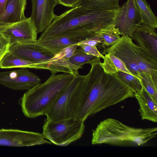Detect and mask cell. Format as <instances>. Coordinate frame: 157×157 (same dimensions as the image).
I'll use <instances>...</instances> for the list:
<instances>
[{
	"label": "cell",
	"mask_w": 157,
	"mask_h": 157,
	"mask_svg": "<svg viewBox=\"0 0 157 157\" xmlns=\"http://www.w3.org/2000/svg\"><path fill=\"white\" fill-rule=\"evenodd\" d=\"M27 68L45 69L43 66L16 56L9 52L7 53L0 62V68L9 69Z\"/></svg>",
	"instance_id": "obj_18"
},
{
	"label": "cell",
	"mask_w": 157,
	"mask_h": 157,
	"mask_svg": "<svg viewBox=\"0 0 157 157\" xmlns=\"http://www.w3.org/2000/svg\"><path fill=\"white\" fill-rule=\"evenodd\" d=\"M41 81L38 76L27 68L0 72V84L14 90H28Z\"/></svg>",
	"instance_id": "obj_11"
},
{
	"label": "cell",
	"mask_w": 157,
	"mask_h": 157,
	"mask_svg": "<svg viewBox=\"0 0 157 157\" xmlns=\"http://www.w3.org/2000/svg\"><path fill=\"white\" fill-rule=\"evenodd\" d=\"M135 97L139 105L138 110L142 120L157 122V102L151 97L142 85L139 91L134 93Z\"/></svg>",
	"instance_id": "obj_17"
},
{
	"label": "cell",
	"mask_w": 157,
	"mask_h": 157,
	"mask_svg": "<svg viewBox=\"0 0 157 157\" xmlns=\"http://www.w3.org/2000/svg\"><path fill=\"white\" fill-rule=\"evenodd\" d=\"M51 144L42 133L16 129H0V146L29 147Z\"/></svg>",
	"instance_id": "obj_10"
},
{
	"label": "cell",
	"mask_w": 157,
	"mask_h": 157,
	"mask_svg": "<svg viewBox=\"0 0 157 157\" xmlns=\"http://www.w3.org/2000/svg\"><path fill=\"white\" fill-rule=\"evenodd\" d=\"M80 48H77L69 58V62L79 69L82 68L85 64L91 63L100 61V57L88 55Z\"/></svg>",
	"instance_id": "obj_22"
},
{
	"label": "cell",
	"mask_w": 157,
	"mask_h": 157,
	"mask_svg": "<svg viewBox=\"0 0 157 157\" xmlns=\"http://www.w3.org/2000/svg\"><path fill=\"white\" fill-rule=\"evenodd\" d=\"M80 0H58L59 4L63 6L73 7L75 6L79 2Z\"/></svg>",
	"instance_id": "obj_29"
},
{
	"label": "cell",
	"mask_w": 157,
	"mask_h": 157,
	"mask_svg": "<svg viewBox=\"0 0 157 157\" xmlns=\"http://www.w3.org/2000/svg\"><path fill=\"white\" fill-rule=\"evenodd\" d=\"M103 40L102 38L98 33V34L96 35L87 39L79 43L90 46H96L98 44H103Z\"/></svg>",
	"instance_id": "obj_28"
},
{
	"label": "cell",
	"mask_w": 157,
	"mask_h": 157,
	"mask_svg": "<svg viewBox=\"0 0 157 157\" xmlns=\"http://www.w3.org/2000/svg\"><path fill=\"white\" fill-rule=\"evenodd\" d=\"M97 33L103 40V45L110 46L116 43L121 38L118 29L113 24L106 28L101 29Z\"/></svg>",
	"instance_id": "obj_23"
},
{
	"label": "cell",
	"mask_w": 157,
	"mask_h": 157,
	"mask_svg": "<svg viewBox=\"0 0 157 157\" xmlns=\"http://www.w3.org/2000/svg\"><path fill=\"white\" fill-rule=\"evenodd\" d=\"M101 61L90 64L83 82V98L76 117L84 122L88 117L128 98L134 93L115 74L105 71Z\"/></svg>",
	"instance_id": "obj_1"
},
{
	"label": "cell",
	"mask_w": 157,
	"mask_h": 157,
	"mask_svg": "<svg viewBox=\"0 0 157 157\" xmlns=\"http://www.w3.org/2000/svg\"><path fill=\"white\" fill-rule=\"evenodd\" d=\"M157 128H137L108 118L100 122L92 130L91 144L111 145L124 144L142 145L157 136Z\"/></svg>",
	"instance_id": "obj_4"
},
{
	"label": "cell",
	"mask_w": 157,
	"mask_h": 157,
	"mask_svg": "<svg viewBox=\"0 0 157 157\" xmlns=\"http://www.w3.org/2000/svg\"><path fill=\"white\" fill-rule=\"evenodd\" d=\"M113 24L118 29L121 35L130 37L143 20L135 0H127L122 6L115 9Z\"/></svg>",
	"instance_id": "obj_8"
},
{
	"label": "cell",
	"mask_w": 157,
	"mask_h": 157,
	"mask_svg": "<svg viewBox=\"0 0 157 157\" xmlns=\"http://www.w3.org/2000/svg\"><path fill=\"white\" fill-rule=\"evenodd\" d=\"M113 10H97L77 6L59 16L42 33L38 40L68 33L93 36L101 29L113 24Z\"/></svg>",
	"instance_id": "obj_2"
},
{
	"label": "cell",
	"mask_w": 157,
	"mask_h": 157,
	"mask_svg": "<svg viewBox=\"0 0 157 157\" xmlns=\"http://www.w3.org/2000/svg\"><path fill=\"white\" fill-rule=\"evenodd\" d=\"M70 74H52L44 83H39L24 94L20 100L26 117L35 118L44 115L62 94L73 78Z\"/></svg>",
	"instance_id": "obj_3"
},
{
	"label": "cell",
	"mask_w": 157,
	"mask_h": 157,
	"mask_svg": "<svg viewBox=\"0 0 157 157\" xmlns=\"http://www.w3.org/2000/svg\"><path fill=\"white\" fill-rule=\"evenodd\" d=\"M11 45L9 37L4 33L0 32V62L5 56L9 52Z\"/></svg>",
	"instance_id": "obj_26"
},
{
	"label": "cell",
	"mask_w": 157,
	"mask_h": 157,
	"mask_svg": "<svg viewBox=\"0 0 157 157\" xmlns=\"http://www.w3.org/2000/svg\"><path fill=\"white\" fill-rule=\"evenodd\" d=\"M27 0H8L0 15V26L21 21L26 17L25 11Z\"/></svg>",
	"instance_id": "obj_16"
},
{
	"label": "cell",
	"mask_w": 157,
	"mask_h": 157,
	"mask_svg": "<svg viewBox=\"0 0 157 157\" xmlns=\"http://www.w3.org/2000/svg\"><path fill=\"white\" fill-rule=\"evenodd\" d=\"M120 0H80L75 6L97 10H113L118 7Z\"/></svg>",
	"instance_id": "obj_20"
},
{
	"label": "cell",
	"mask_w": 157,
	"mask_h": 157,
	"mask_svg": "<svg viewBox=\"0 0 157 157\" xmlns=\"http://www.w3.org/2000/svg\"><path fill=\"white\" fill-rule=\"evenodd\" d=\"M0 32L7 35L12 45L37 40V32L30 17L21 21L0 26Z\"/></svg>",
	"instance_id": "obj_13"
},
{
	"label": "cell",
	"mask_w": 157,
	"mask_h": 157,
	"mask_svg": "<svg viewBox=\"0 0 157 157\" xmlns=\"http://www.w3.org/2000/svg\"><path fill=\"white\" fill-rule=\"evenodd\" d=\"M73 76L63 92L46 112L45 121H53L76 117L83 100L85 75Z\"/></svg>",
	"instance_id": "obj_6"
},
{
	"label": "cell",
	"mask_w": 157,
	"mask_h": 157,
	"mask_svg": "<svg viewBox=\"0 0 157 157\" xmlns=\"http://www.w3.org/2000/svg\"><path fill=\"white\" fill-rule=\"evenodd\" d=\"M84 122L76 117L53 121H45L42 133L51 143L66 146L81 138L85 131Z\"/></svg>",
	"instance_id": "obj_7"
},
{
	"label": "cell",
	"mask_w": 157,
	"mask_h": 157,
	"mask_svg": "<svg viewBox=\"0 0 157 157\" xmlns=\"http://www.w3.org/2000/svg\"><path fill=\"white\" fill-rule=\"evenodd\" d=\"M116 74L134 93L137 92L142 89L141 80L132 75L122 71H119Z\"/></svg>",
	"instance_id": "obj_24"
},
{
	"label": "cell",
	"mask_w": 157,
	"mask_h": 157,
	"mask_svg": "<svg viewBox=\"0 0 157 157\" xmlns=\"http://www.w3.org/2000/svg\"><path fill=\"white\" fill-rule=\"evenodd\" d=\"M91 37L81 33H70L45 39L37 42L41 47L55 55L68 47L78 43Z\"/></svg>",
	"instance_id": "obj_15"
},
{
	"label": "cell",
	"mask_w": 157,
	"mask_h": 157,
	"mask_svg": "<svg viewBox=\"0 0 157 157\" xmlns=\"http://www.w3.org/2000/svg\"><path fill=\"white\" fill-rule=\"evenodd\" d=\"M8 0H0V15L3 11Z\"/></svg>",
	"instance_id": "obj_30"
},
{
	"label": "cell",
	"mask_w": 157,
	"mask_h": 157,
	"mask_svg": "<svg viewBox=\"0 0 157 157\" xmlns=\"http://www.w3.org/2000/svg\"><path fill=\"white\" fill-rule=\"evenodd\" d=\"M104 54L105 57L103 62H101V64L105 71L115 74L119 71H122L133 75L124 62L120 59L113 54L108 53Z\"/></svg>",
	"instance_id": "obj_19"
},
{
	"label": "cell",
	"mask_w": 157,
	"mask_h": 157,
	"mask_svg": "<svg viewBox=\"0 0 157 157\" xmlns=\"http://www.w3.org/2000/svg\"><path fill=\"white\" fill-rule=\"evenodd\" d=\"M135 0L140 12L143 23L157 29V18L149 4L145 0Z\"/></svg>",
	"instance_id": "obj_21"
},
{
	"label": "cell",
	"mask_w": 157,
	"mask_h": 157,
	"mask_svg": "<svg viewBox=\"0 0 157 157\" xmlns=\"http://www.w3.org/2000/svg\"><path fill=\"white\" fill-rule=\"evenodd\" d=\"M156 29L143 23L135 30L130 37L140 48L157 61Z\"/></svg>",
	"instance_id": "obj_14"
},
{
	"label": "cell",
	"mask_w": 157,
	"mask_h": 157,
	"mask_svg": "<svg viewBox=\"0 0 157 157\" xmlns=\"http://www.w3.org/2000/svg\"><path fill=\"white\" fill-rule=\"evenodd\" d=\"M141 82L153 99L157 102V79L145 72H141Z\"/></svg>",
	"instance_id": "obj_25"
},
{
	"label": "cell",
	"mask_w": 157,
	"mask_h": 157,
	"mask_svg": "<svg viewBox=\"0 0 157 157\" xmlns=\"http://www.w3.org/2000/svg\"><path fill=\"white\" fill-rule=\"evenodd\" d=\"M77 45L81 48L84 52L88 55L100 57L103 59L105 57L104 56L98 51L96 46H90L79 43Z\"/></svg>",
	"instance_id": "obj_27"
},
{
	"label": "cell",
	"mask_w": 157,
	"mask_h": 157,
	"mask_svg": "<svg viewBox=\"0 0 157 157\" xmlns=\"http://www.w3.org/2000/svg\"><path fill=\"white\" fill-rule=\"evenodd\" d=\"M10 53L27 61L41 65L51 72L54 64L51 59L55 55L36 41L16 43L12 45Z\"/></svg>",
	"instance_id": "obj_9"
},
{
	"label": "cell",
	"mask_w": 157,
	"mask_h": 157,
	"mask_svg": "<svg viewBox=\"0 0 157 157\" xmlns=\"http://www.w3.org/2000/svg\"><path fill=\"white\" fill-rule=\"evenodd\" d=\"M32 10L30 17L37 33L44 32L52 23L56 15L55 7L58 0H31Z\"/></svg>",
	"instance_id": "obj_12"
},
{
	"label": "cell",
	"mask_w": 157,
	"mask_h": 157,
	"mask_svg": "<svg viewBox=\"0 0 157 157\" xmlns=\"http://www.w3.org/2000/svg\"><path fill=\"white\" fill-rule=\"evenodd\" d=\"M103 54H113L125 63L133 76L141 80V72L157 78V61L142 50L130 37L121 36L113 45L105 49Z\"/></svg>",
	"instance_id": "obj_5"
}]
</instances>
